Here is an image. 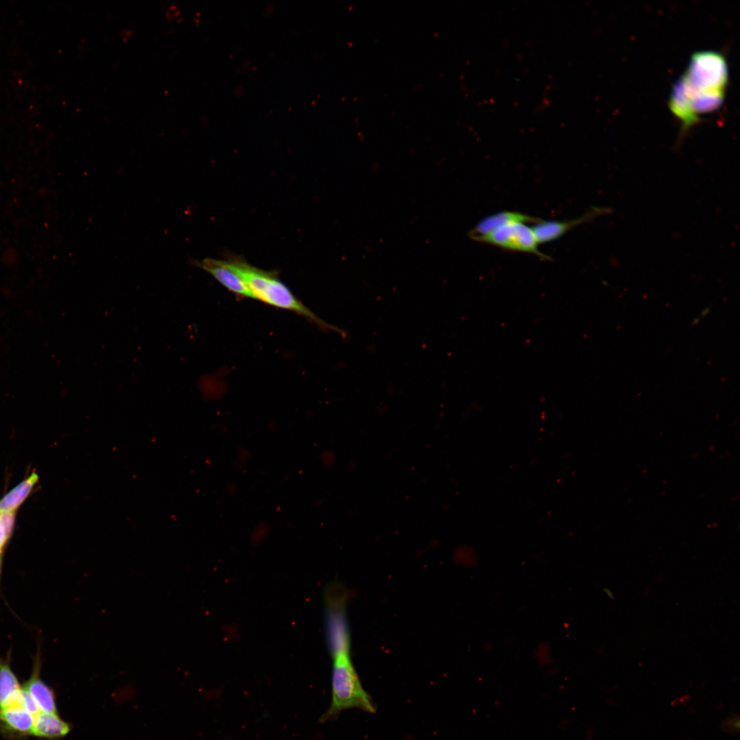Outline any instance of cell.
<instances>
[{"instance_id": "6da1fadb", "label": "cell", "mask_w": 740, "mask_h": 740, "mask_svg": "<svg viewBox=\"0 0 740 740\" xmlns=\"http://www.w3.org/2000/svg\"><path fill=\"white\" fill-rule=\"evenodd\" d=\"M234 270L243 279L254 299L269 305L291 310L306 317L319 328L332 330L346 338L347 333L341 329L325 322L294 295L291 291L274 274L257 269L240 260L230 261Z\"/></svg>"}, {"instance_id": "7a4b0ae2", "label": "cell", "mask_w": 740, "mask_h": 740, "mask_svg": "<svg viewBox=\"0 0 740 740\" xmlns=\"http://www.w3.org/2000/svg\"><path fill=\"white\" fill-rule=\"evenodd\" d=\"M349 708H359L373 713L375 706L363 688L349 656L334 658L332 672V698L328 709L320 717L319 722L336 718Z\"/></svg>"}, {"instance_id": "3957f363", "label": "cell", "mask_w": 740, "mask_h": 740, "mask_svg": "<svg viewBox=\"0 0 740 740\" xmlns=\"http://www.w3.org/2000/svg\"><path fill=\"white\" fill-rule=\"evenodd\" d=\"M683 75L700 89L724 92L728 82V69L722 55L714 51H702L692 56Z\"/></svg>"}, {"instance_id": "277c9868", "label": "cell", "mask_w": 740, "mask_h": 740, "mask_svg": "<svg viewBox=\"0 0 740 740\" xmlns=\"http://www.w3.org/2000/svg\"><path fill=\"white\" fill-rule=\"evenodd\" d=\"M527 223L514 222L503 225L473 241L491 245L501 249L535 255L543 260L550 257L539 249V243L532 227Z\"/></svg>"}, {"instance_id": "5b68a950", "label": "cell", "mask_w": 740, "mask_h": 740, "mask_svg": "<svg viewBox=\"0 0 740 740\" xmlns=\"http://www.w3.org/2000/svg\"><path fill=\"white\" fill-rule=\"evenodd\" d=\"M326 630L333 658L349 656V634L345 603L341 599L330 600L328 602Z\"/></svg>"}, {"instance_id": "8992f818", "label": "cell", "mask_w": 740, "mask_h": 740, "mask_svg": "<svg viewBox=\"0 0 740 740\" xmlns=\"http://www.w3.org/2000/svg\"><path fill=\"white\" fill-rule=\"evenodd\" d=\"M610 208L594 207L581 217L570 221H544L534 224L532 227L539 244L554 241L573 227L585 223L601 215L609 213Z\"/></svg>"}, {"instance_id": "52a82bcc", "label": "cell", "mask_w": 740, "mask_h": 740, "mask_svg": "<svg viewBox=\"0 0 740 740\" xmlns=\"http://www.w3.org/2000/svg\"><path fill=\"white\" fill-rule=\"evenodd\" d=\"M197 263L231 292L241 297L254 299L250 290L229 261L206 258Z\"/></svg>"}, {"instance_id": "ba28073f", "label": "cell", "mask_w": 740, "mask_h": 740, "mask_svg": "<svg viewBox=\"0 0 740 740\" xmlns=\"http://www.w3.org/2000/svg\"><path fill=\"white\" fill-rule=\"evenodd\" d=\"M543 219L515 211H502L484 218L480 221L476 226L469 231V236L473 240L475 238L486 234L506 224L520 222L524 223L536 224Z\"/></svg>"}, {"instance_id": "9c48e42d", "label": "cell", "mask_w": 740, "mask_h": 740, "mask_svg": "<svg viewBox=\"0 0 740 740\" xmlns=\"http://www.w3.org/2000/svg\"><path fill=\"white\" fill-rule=\"evenodd\" d=\"M71 726L58 713L40 712L34 716L31 735L45 739H56L66 736Z\"/></svg>"}, {"instance_id": "30bf717a", "label": "cell", "mask_w": 740, "mask_h": 740, "mask_svg": "<svg viewBox=\"0 0 740 740\" xmlns=\"http://www.w3.org/2000/svg\"><path fill=\"white\" fill-rule=\"evenodd\" d=\"M37 663L29 679L23 687L34 699L41 712L57 713L53 691L40 678Z\"/></svg>"}, {"instance_id": "8fae6325", "label": "cell", "mask_w": 740, "mask_h": 740, "mask_svg": "<svg viewBox=\"0 0 740 740\" xmlns=\"http://www.w3.org/2000/svg\"><path fill=\"white\" fill-rule=\"evenodd\" d=\"M34 716L18 705L0 708V722L5 729L16 735H31Z\"/></svg>"}, {"instance_id": "7c38bea8", "label": "cell", "mask_w": 740, "mask_h": 740, "mask_svg": "<svg viewBox=\"0 0 740 740\" xmlns=\"http://www.w3.org/2000/svg\"><path fill=\"white\" fill-rule=\"evenodd\" d=\"M38 476L32 473L0 500V513L12 512L23 502L37 482Z\"/></svg>"}, {"instance_id": "4fadbf2b", "label": "cell", "mask_w": 740, "mask_h": 740, "mask_svg": "<svg viewBox=\"0 0 740 740\" xmlns=\"http://www.w3.org/2000/svg\"><path fill=\"white\" fill-rule=\"evenodd\" d=\"M21 689L10 665L0 662V708L13 704Z\"/></svg>"}, {"instance_id": "5bb4252c", "label": "cell", "mask_w": 740, "mask_h": 740, "mask_svg": "<svg viewBox=\"0 0 740 740\" xmlns=\"http://www.w3.org/2000/svg\"><path fill=\"white\" fill-rule=\"evenodd\" d=\"M14 511L0 513V522L3 525L7 535L10 537L14 526Z\"/></svg>"}, {"instance_id": "9a60e30c", "label": "cell", "mask_w": 740, "mask_h": 740, "mask_svg": "<svg viewBox=\"0 0 740 740\" xmlns=\"http://www.w3.org/2000/svg\"><path fill=\"white\" fill-rule=\"evenodd\" d=\"M8 539L9 536L7 535L5 528L0 522V553Z\"/></svg>"}, {"instance_id": "2e32d148", "label": "cell", "mask_w": 740, "mask_h": 740, "mask_svg": "<svg viewBox=\"0 0 740 740\" xmlns=\"http://www.w3.org/2000/svg\"><path fill=\"white\" fill-rule=\"evenodd\" d=\"M0 567H1V560H0Z\"/></svg>"}]
</instances>
